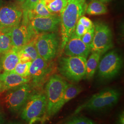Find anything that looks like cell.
Wrapping results in <instances>:
<instances>
[{"mask_svg": "<svg viewBox=\"0 0 124 124\" xmlns=\"http://www.w3.org/2000/svg\"><path fill=\"white\" fill-rule=\"evenodd\" d=\"M86 59L80 57H62L59 60L58 70L67 79L78 82L85 77Z\"/></svg>", "mask_w": 124, "mask_h": 124, "instance_id": "5", "label": "cell"}, {"mask_svg": "<svg viewBox=\"0 0 124 124\" xmlns=\"http://www.w3.org/2000/svg\"><path fill=\"white\" fill-rule=\"evenodd\" d=\"M2 3H3L2 1L1 0H0V8L2 6Z\"/></svg>", "mask_w": 124, "mask_h": 124, "instance_id": "37", "label": "cell"}, {"mask_svg": "<svg viewBox=\"0 0 124 124\" xmlns=\"http://www.w3.org/2000/svg\"><path fill=\"white\" fill-rule=\"evenodd\" d=\"M30 80L29 78L23 77L13 71L4 72L3 73L0 74L1 92L27 83Z\"/></svg>", "mask_w": 124, "mask_h": 124, "instance_id": "15", "label": "cell"}, {"mask_svg": "<svg viewBox=\"0 0 124 124\" xmlns=\"http://www.w3.org/2000/svg\"><path fill=\"white\" fill-rule=\"evenodd\" d=\"M31 61L19 62L14 68L13 72L24 78H28L30 75V68Z\"/></svg>", "mask_w": 124, "mask_h": 124, "instance_id": "25", "label": "cell"}, {"mask_svg": "<svg viewBox=\"0 0 124 124\" xmlns=\"http://www.w3.org/2000/svg\"><path fill=\"white\" fill-rule=\"evenodd\" d=\"M20 62H27L33 61L39 57L36 48L35 38L30 42L18 48Z\"/></svg>", "mask_w": 124, "mask_h": 124, "instance_id": "17", "label": "cell"}, {"mask_svg": "<svg viewBox=\"0 0 124 124\" xmlns=\"http://www.w3.org/2000/svg\"><path fill=\"white\" fill-rule=\"evenodd\" d=\"M87 31V29L83 25L78 21L76 24L75 30V33L76 35L81 37L84 35Z\"/></svg>", "mask_w": 124, "mask_h": 124, "instance_id": "28", "label": "cell"}, {"mask_svg": "<svg viewBox=\"0 0 124 124\" xmlns=\"http://www.w3.org/2000/svg\"><path fill=\"white\" fill-rule=\"evenodd\" d=\"M31 93L28 83L8 90L4 98L5 104L9 111L16 113L22 108Z\"/></svg>", "mask_w": 124, "mask_h": 124, "instance_id": "9", "label": "cell"}, {"mask_svg": "<svg viewBox=\"0 0 124 124\" xmlns=\"http://www.w3.org/2000/svg\"><path fill=\"white\" fill-rule=\"evenodd\" d=\"M82 91L81 87L79 85L69 83L65 89L62 101L59 105V109L60 110L68 102L78 95Z\"/></svg>", "mask_w": 124, "mask_h": 124, "instance_id": "19", "label": "cell"}, {"mask_svg": "<svg viewBox=\"0 0 124 124\" xmlns=\"http://www.w3.org/2000/svg\"><path fill=\"white\" fill-rule=\"evenodd\" d=\"M40 56L31 62L30 68V75L34 84L36 85L41 84L51 71L48 64Z\"/></svg>", "mask_w": 124, "mask_h": 124, "instance_id": "14", "label": "cell"}, {"mask_svg": "<svg viewBox=\"0 0 124 124\" xmlns=\"http://www.w3.org/2000/svg\"><path fill=\"white\" fill-rule=\"evenodd\" d=\"M46 6L49 4V3L52 2L54 0H43Z\"/></svg>", "mask_w": 124, "mask_h": 124, "instance_id": "32", "label": "cell"}, {"mask_svg": "<svg viewBox=\"0 0 124 124\" xmlns=\"http://www.w3.org/2000/svg\"><path fill=\"white\" fill-rule=\"evenodd\" d=\"M53 15L51 13L46 7L43 0H39L36 7L32 12L28 14V19L29 20L34 17H50Z\"/></svg>", "mask_w": 124, "mask_h": 124, "instance_id": "21", "label": "cell"}, {"mask_svg": "<svg viewBox=\"0 0 124 124\" xmlns=\"http://www.w3.org/2000/svg\"><path fill=\"white\" fill-rule=\"evenodd\" d=\"M108 9L106 5L97 0H92L86 7V13L91 15H99L106 13Z\"/></svg>", "mask_w": 124, "mask_h": 124, "instance_id": "20", "label": "cell"}, {"mask_svg": "<svg viewBox=\"0 0 124 124\" xmlns=\"http://www.w3.org/2000/svg\"><path fill=\"white\" fill-rule=\"evenodd\" d=\"M123 64L121 55L115 50L109 51L100 59L97 69L98 76L103 80H111L119 74Z\"/></svg>", "mask_w": 124, "mask_h": 124, "instance_id": "7", "label": "cell"}, {"mask_svg": "<svg viewBox=\"0 0 124 124\" xmlns=\"http://www.w3.org/2000/svg\"><path fill=\"white\" fill-rule=\"evenodd\" d=\"M102 55L101 53L94 52L92 53L85 63V74L84 78L90 80L93 78L98 69L99 62Z\"/></svg>", "mask_w": 124, "mask_h": 124, "instance_id": "18", "label": "cell"}, {"mask_svg": "<svg viewBox=\"0 0 124 124\" xmlns=\"http://www.w3.org/2000/svg\"><path fill=\"white\" fill-rule=\"evenodd\" d=\"M94 25V35L91 46V52H97L102 55L114 46L112 31L105 23L96 22Z\"/></svg>", "mask_w": 124, "mask_h": 124, "instance_id": "8", "label": "cell"}, {"mask_svg": "<svg viewBox=\"0 0 124 124\" xmlns=\"http://www.w3.org/2000/svg\"><path fill=\"white\" fill-rule=\"evenodd\" d=\"M17 1H18L19 3H23V1L25 0H16Z\"/></svg>", "mask_w": 124, "mask_h": 124, "instance_id": "35", "label": "cell"}, {"mask_svg": "<svg viewBox=\"0 0 124 124\" xmlns=\"http://www.w3.org/2000/svg\"><path fill=\"white\" fill-rule=\"evenodd\" d=\"M22 17V10L16 5L1 6L0 8V31H8L19 24Z\"/></svg>", "mask_w": 124, "mask_h": 124, "instance_id": "10", "label": "cell"}, {"mask_svg": "<svg viewBox=\"0 0 124 124\" xmlns=\"http://www.w3.org/2000/svg\"><path fill=\"white\" fill-rule=\"evenodd\" d=\"M118 123L119 124H124V112H122L120 115H119V117L118 119Z\"/></svg>", "mask_w": 124, "mask_h": 124, "instance_id": "30", "label": "cell"}, {"mask_svg": "<svg viewBox=\"0 0 124 124\" xmlns=\"http://www.w3.org/2000/svg\"><path fill=\"white\" fill-rule=\"evenodd\" d=\"M68 84L69 83L60 75L56 74L50 77L46 85V118L53 117L60 110L59 105Z\"/></svg>", "mask_w": 124, "mask_h": 124, "instance_id": "2", "label": "cell"}, {"mask_svg": "<svg viewBox=\"0 0 124 124\" xmlns=\"http://www.w3.org/2000/svg\"><path fill=\"white\" fill-rule=\"evenodd\" d=\"M2 70V67H1V58H0V73Z\"/></svg>", "mask_w": 124, "mask_h": 124, "instance_id": "36", "label": "cell"}, {"mask_svg": "<svg viewBox=\"0 0 124 124\" xmlns=\"http://www.w3.org/2000/svg\"><path fill=\"white\" fill-rule=\"evenodd\" d=\"M67 3L68 0H54L46 6L52 14L60 16V14Z\"/></svg>", "mask_w": 124, "mask_h": 124, "instance_id": "24", "label": "cell"}, {"mask_svg": "<svg viewBox=\"0 0 124 124\" xmlns=\"http://www.w3.org/2000/svg\"><path fill=\"white\" fill-rule=\"evenodd\" d=\"M13 47L20 48L30 42L37 36L29 24L20 23L9 31Z\"/></svg>", "mask_w": 124, "mask_h": 124, "instance_id": "12", "label": "cell"}, {"mask_svg": "<svg viewBox=\"0 0 124 124\" xmlns=\"http://www.w3.org/2000/svg\"><path fill=\"white\" fill-rule=\"evenodd\" d=\"M35 42L39 56L46 62H51L57 56L60 41L56 32L39 34L35 38Z\"/></svg>", "mask_w": 124, "mask_h": 124, "instance_id": "6", "label": "cell"}, {"mask_svg": "<svg viewBox=\"0 0 124 124\" xmlns=\"http://www.w3.org/2000/svg\"><path fill=\"white\" fill-rule=\"evenodd\" d=\"M12 47V42L8 31H0V53L4 54Z\"/></svg>", "mask_w": 124, "mask_h": 124, "instance_id": "22", "label": "cell"}, {"mask_svg": "<svg viewBox=\"0 0 124 124\" xmlns=\"http://www.w3.org/2000/svg\"><path fill=\"white\" fill-rule=\"evenodd\" d=\"M83 5H86L85 0H78Z\"/></svg>", "mask_w": 124, "mask_h": 124, "instance_id": "34", "label": "cell"}, {"mask_svg": "<svg viewBox=\"0 0 124 124\" xmlns=\"http://www.w3.org/2000/svg\"><path fill=\"white\" fill-rule=\"evenodd\" d=\"M39 0H25L22 3L23 11L22 23L28 24V14L31 13L35 9Z\"/></svg>", "mask_w": 124, "mask_h": 124, "instance_id": "23", "label": "cell"}, {"mask_svg": "<svg viewBox=\"0 0 124 124\" xmlns=\"http://www.w3.org/2000/svg\"><path fill=\"white\" fill-rule=\"evenodd\" d=\"M60 23V16L56 15L50 17H34L29 20L28 24L36 35L40 34L58 31Z\"/></svg>", "mask_w": 124, "mask_h": 124, "instance_id": "11", "label": "cell"}, {"mask_svg": "<svg viewBox=\"0 0 124 124\" xmlns=\"http://www.w3.org/2000/svg\"><path fill=\"white\" fill-rule=\"evenodd\" d=\"M94 25L91 29L88 30L87 32L80 38L82 41L91 49V46L93 40L94 35Z\"/></svg>", "mask_w": 124, "mask_h": 124, "instance_id": "27", "label": "cell"}, {"mask_svg": "<svg viewBox=\"0 0 124 124\" xmlns=\"http://www.w3.org/2000/svg\"><path fill=\"white\" fill-rule=\"evenodd\" d=\"M66 124H94L96 122L89 118L82 116H74L63 122Z\"/></svg>", "mask_w": 124, "mask_h": 124, "instance_id": "26", "label": "cell"}, {"mask_svg": "<svg viewBox=\"0 0 124 124\" xmlns=\"http://www.w3.org/2000/svg\"><path fill=\"white\" fill-rule=\"evenodd\" d=\"M97 0L101 1L102 3H107V2H108L112 0Z\"/></svg>", "mask_w": 124, "mask_h": 124, "instance_id": "33", "label": "cell"}, {"mask_svg": "<svg viewBox=\"0 0 124 124\" xmlns=\"http://www.w3.org/2000/svg\"><path fill=\"white\" fill-rule=\"evenodd\" d=\"M78 21L83 25L87 30L91 29L94 26V23L89 18L84 16H81Z\"/></svg>", "mask_w": 124, "mask_h": 124, "instance_id": "29", "label": "cell"}, {"mask_svg": "<svg viewBox=\"0 0 124 124\" xmlns=\"http://www.w3.org/2000/svg\"><path fill=\"white\" fill-rule=\"evenodd\" d=\"M63 50L67 56L80 57L87 58L91 49L81 39V38L76 35L74 32L67 42Z\"/></svg>", "mask_w": 124, "mask_h": 124, "instance_id": "13", "label": "cell"}, {"mask_svg": "<svg viewBox=\"0 0 124 124\" xmlns=\"http://www.w3.org/2000/svg\"><path fill=\"white\" fill-rule=\"evenodd\" d=\"M120 91L113 88L103 89L95 93L85 102L78 107L74 115L79 114L83 110L99 111L113 106L119 100Z\"/></svg>", "mask_w": 124, "mask_h": 124, "instance_id": "3", "label": "cell"}, {"mask_svg": "<svg viewBox=\"0 0 124 124\" xmlns=\"http://www.w3.org/2000/svg\"><path fill=\"white\" fill-rule=\"evenodd\" d=\"M46 106V93H31L21 108V117L30 124L38 121L45 117Z\"/></svg>", "mask_w": 124, "mask_h": 124, "instance_id": "4", "label": "cell"}, {"mask_svg": "<svg viewBox=\"0 0 124 124\" xmlns=\"http://www.w3.org/2000/svg\"><path fill=\"white\" fill-rule=\"evenodd\" d=\"M86 7V5L82 4L78 0H68L66 7L60 14L62 50L75 31L79 19L85 12Z\"/></svg>", "mask_w": 124, "mask_h": 124, "instance_id": "1", "label": "cell"}, {"mask_svg": "<svg viewBox=\"0 0 124 124\" xmlns=\"http://www.w3.org/2000/svg\"><path fill=\"white\" fill-rule=\"evenodd\" d=\"M2 70L4 72L13 71L15 67L20 62L18 48L13 47L8 52L4 54L1 58Z\"/></svg>", "mask_w": 124, "mask_h": 124, "instance_id": "16", "label": "cell"}, {"mask_svg": "<svg viewBox=\"0 0 124 124\" xmlns=\"http://www.w3.org/2000/svg\"><path fill=\"white\" fill-rule=\"evenodd\" d=\"M5 122V118L4 114L1 109L0 108V124H3Z\"/></svg>", "mask_w": 124, "mask_h": 124, "instance_id": "31", "label": "cell"}, {"mask_svg": "<svg viewBox=\"0 0 124 124\" xmlns=\"http://www.w3.org/2000/svg\"><path fill=\"white\" fill-rule=\"evenodd\" d=\"M1 83L0 82V93H1Z\"/></svg>", "mask_w": 124, "mask_h": 124, "instance_id": "38", "label": "cell"}]
</instances>
